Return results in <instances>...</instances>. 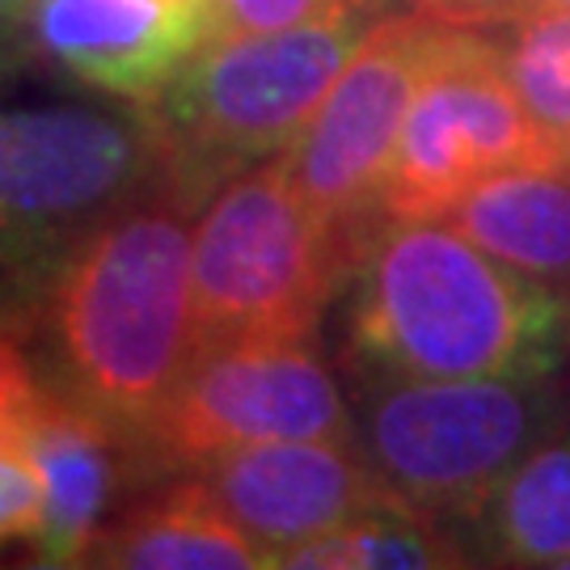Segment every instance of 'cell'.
<instances>
[{"label":"cell","mask_w":570,"mask_h":570,"mask_svg":"<svg viewBox=\"0 0 570 570\" xmlns=\"http://www.w3.org/2000/svg\"><path fill=\"white\" fill-rule=\"evenodd\" d=\"M490 258L570 296V161H532L473 183L444 212Z\"/></svg>","instance_id":"cell-13"},{"label":"cell","mask_w":570,"mask_h":570,"mask_svg":"<svg viewBox=\"0 0 570 570\" xmlns=\"http://www.w3.org/2000/svg\"><path fill=\"white\" fill-rule=\"evenodd\" d=\"M546 428L550 397L541 376H376L360 393L355 444L406 503L435 515H478Z\"/></svg>","instance_id":"cell-6"},{"label":"cell","mask_w":570,"mask_h":570,"mask_svg":"<svg viewBox=\"0 0 570 570\" xmlns=\"http://www.w3.org/2000/svg\"><path fill=\"white\" fill-rule=\"evenodd\" d=\"M35 51V0H0V81Z\"/></svg>","instance_id":"cell-21"},{"label":"cell","mask_w":570,"mask_h":570,"mask_svg":"<svg viewBox=\"0 0 570 570\" xmlns=\"http://www.w3.org/2000/svg\"><path fill=\"white\" fill-rule=\"evenodd\" d=\"M42 515V482L30 456L0 435V550L35 541Z\"/></svg>","instance_id":"cell-19"},{"label":"cell","mask_w":570,"mask_h":570,"mask_svg":"<svg viewBox=\"0 0 570 570\" xmlns=\"http://www.w3.org/2000/svg\"><path fill=\"white\" fill-rule=\"evenodd\" d=\"M85 567L115 570H258L271 567L249 537L204 494L195 478L148 499L98 532Z\"/></svg>","instance_id":"cell-14"},{"label":"cell","mask_w":570,"mask_h":570,"mask_svg":"<svg viewBox=\"0 0 570 570\" xmlns=\"http://www.w3.org/2000/svg\"><path fill=\"white\" fill-rule=\"evenodd\" d=\"M444 30L449 21L428 9L385 13L284 153L301 199L338 237L351 266L360 263L367 233L381 225V190L402 122Z\"/></svg>","instance_id":"cell-7"},{"label":"cell","mask_w":570,"mask_h":570,"mask_svg":"<svg viewBox=\"0 0 570 570\" xmlns=\"http://www.w3.org/2000/svg\"><path fill=\"white\" fill-rule=\"evenodd\" d=\"M287 570H449L465 567L440 515L393 494L343 529L322 532L279 558Z\"/></svg>","instance_id":"cell-16"},{"label":"cell","mask_w":570,"mask_h":570,"mask_svg":"<svg viewBox=\"0 0 570 570\" xmlns=\"http://www.w3.org/2000/svg\"><path fill=\"white\" fill-rule=\"evenodd\" d=\"M195 216L199 207L161 186L98 228L47 284L56 393L98 414L140 452L199 351Z\"/></svg>","instance_id":"cell-2"},{"label":"cell","mask_w":570,"mask_h":570,"mask_svg":"<svg viewBox=\"0 0 570 570\" xmlns=\"http://www.w3.org/2000/svg\"><path fill=\"white\" fill-rule=\"evenodd\" d=\"M503 60L532 122L570 161V9H537L515 21Z\"/></svg>","instance_id":"cell-17"},{"label":"cell","mask_w":570,"mask_h":570,"mask_svg":"<svg viewBox=\"0 0 570 570\" xmlns=\"http://www.w3.org/2000/svg\"><path fill=\"white\" fill-rule=\"evenodd\" d=\"M204 494L279 567V558L322 532L360 520L393 499L360 444L284 440L216 452L186 469Z\"/></svg>","instance_id":"cell-10"},{"label":"cell","mask_w":570,"mask_h":570,"mask_svg":"<svg viewBox=\"0 0 570 570\" xmlns=\"http://www.w3.org/2000/svg\"><path fill=\"white\" fill-rule=\"evenodd\" d=\"M165 186L153 106L0 110V275L42 287L119 212Z\"/></svg>","instance_id":"cell-4"},{"label":"cell","mask_w":570,"mask_h":570,"mask_svg":"<svg viewBox=\"0 0 570 570\" xmlns=\"http://www.w3.org/2000/svg\"><path fill=\"white\" fill-rule=\"evenodd\" d=\"M558 570H570V558H567V562H562V567H558Z\"/></svg>","instance_id":"cell-25"},{"label":"cell","mask_w":570,"mask_h":570,"mask_svg":"<svg viewBox=\"0 0 570 570\" xmlns=\"http://www.w3.org/2000/svg\"><path fill=\"white\" fill-rule=\"evenodd\" d=\"M351 351L372 376L537 381L570 355V296L490 258L444 216L381 220L355 263Z\"/></svg>","instance_id":"cell-1"},{"label":"cell","mask_w":570,"mask_h":570,"mask_svg":"<svg viewBox=\"0 0 570 570\" xmlns=\"http://www.w3.org/2000/svg\"><path fill=\"white\" fill-rule=\"evenodd\" d=\"M355 271L292 183L284 153L228 178L195 216L190 287L199 346L313 334L330 287Z\"/></svg>","instance_id":"cell-5"},{"label":"cell","mask_w":570,"mask_h":570,"mask_svg":"<svg viewBox=\"0 0 570 570\" xmlns=\"http://www.w3.org/2000/svg\"><path fill=\"white\" fill-rule=\"evenodd\" d=\"M39 376L30 372V364L21 360V351L9 338H0V435L9 440V431L18 423V414L39 393Z\"/></svg>","instance_id":"cell-20"},{"label":"cell","mask_w":570,"mask_h":570,"mask_svg":"<svg viewBox=\"0 0 570 570\" xmlns=\"http://www.w3.org/2000/svg\"><path fill=\"white\" fill-rule=\"evenodd\" d=\"M207 39L212 26L161 0H35V51L127 102H157Z\"/></svg>","instance_id":"cell-12"},{"label":"cell","mask_w":570,"mask_h":570,"mask_svg":"<svg viewBox=\"0 0 570 570\" xmlns=\"http://www.w3.org/2000/svg\"><path fill=\"white\" fill-rule=\"evenodd\" d=\"M478 515L499 562L562 567L570 558V440L532 449Z\"/></svg>","instance_id":"cell-15"},{"label":"cell","mask_w":570,"mask_h":570,"mask_svg":"<svg viewBox=\"0 0 570 570\" xmlns=\"http://www.w3.org/2000/svg\"><path fill=\"white\" fill-rule=\"evenodd\" d=\"M393 0H220V35H254V30H287L334 13H389ZM216 35V39H220Z\"/></svg>","instance_id":"cell-18"},{"label":"cell","mask_w":570,"mask_h":570,"mask_svg":"<svg viewBox=\"0 0 570 570\" xmlns=\"http://www.w3.org/2000/svg\"><path fill=\"white\" fill-rule=\"evenodd\" d=\"M381 18L355 9L207 39L148 102L161 122L165 186L204 207L228 178L287 153Z\"/></svg>","instance_id":"cell-3"},{"label":"cell","mask_w":570,"mask_h":570,"mask_svg":"<svg viewBox=\"0 0 570 570\" xmlns=\"http://www.w3.org/2000/svg\"><path fill=\"white\" fill-rule=\"evenodd\" d=\"M161 4L178 9V13H186V18L204 21V26H212V30L220 35V0H161Z\"/></svg>","instance_id":"cell-23"},{"label":"cell","mask_w":570,"mask_h":570,"mask_svg":"<svg viewBox=\"0 0 570 570\" xmlns=\"http://www.w3.org/2000/svg\"><path fill=\"white\" fill-rule=\"evenodd\" d=\"M532 161L562 157L520 102L503 42L449 21L402 122L381 190V220L444 216L473 183Z\"/></svg>","instance_id":"cell-8"},{"label":"cell","mask_w":570,"mask_h":570,"mask_svg":"<svg viewBox=\"0 0 570 570\" xmlns=\"http://www.w3.org/2000/svg\"><path fill=\"white\" fill-rule=\"evenodd\" d=\"M284 440L355 444V414L313 334L204 343L144 435V456L190 469L216 452Z\"/></svg>","instance_id":"cell-9"},{"label":"cell","mask_w":570,"mask_h":570,"mask_svg":"<svg viewBox=\"0 0 570 570\" xmlns=\"http://www.w3.org/2000/svg\"><path fill=\"white\" fill-rule=\"evenodd\" d=\"M9 440L18 444L42 482L39 532L30 541L39 567H85L89 546L106 529L110 503L122 490L127 456H144L127 435L42 385L21 410Z\"/></svg>","instance_id":"cell-11"},{"label":"cell","mask_w":570,"mask_h":570,"mask_svg":"<svg viewBox=\"0 0 570 570\" xmlns=\"http://www.w3.org/2000/svg\"><path fill=\"white\" fill-rule=\"evenodd\" d=\"M537 9H570V0H508V18L520 21Z\"/></svg>","instance_id":"cell-24"},{"label":"cell","mask_w":570,"mask_h":570,"mask_svg":"<svg viewBox=\"0 0 570 570\" xmlns=\"http://www.w3.org/2000/svg\"><path fill=\"white\" fill-rule=\"evenodd\" d=\"M419 9H428L444 21H456V26L508 18V0H419Z\"/></svg>","instance_id":"cell-22"}]
</instances>
